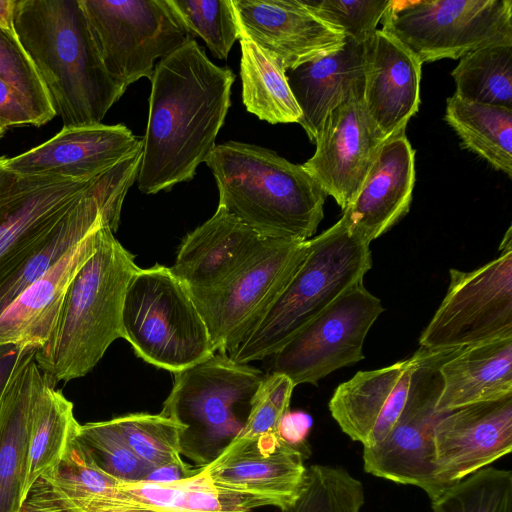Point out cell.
<instances>
[{"mask_svg": "<svg viewBox=\"0 0 512 512\" xmlns=\"http://www.w3.org/2000/svg\"><path fill=\"white\" fill-rule=\"evenodd\" d=\"M138 189L167 191L192 180L216 147L231 100L233 71L213 63L190 40L155 66Z\"/></svg>", "mask_w": 512, "mask_h": 512, "instance_id": "6da1fadb", "label": "cell"}, {"mask_svg": "<svg viewBox=\"0 0 512 512\" xmlns=\"http://www.w3.org/2000/svg\"><path fill=\"white\" fill-rule=\"evenodd\" d=\"M13 29L63 127L102 123L125 91L104 67L80 0H15Z\"/></svg>", "mask_w": 512, "mask_h": 512, "instance_id": "7a4b0ae2", "label": "cell"}, {"mask_svg": "<svg viewBox=\"0 0 512 512\" xmlns=\"http://www.w3.org/2000/svg\"><path fill=\"white\" fill-rule=\"evenodd\" d=\"M205 163L218 188L217 209L265 238L308 240L315 234L327 195L302 165L238 141L216 145Z\"/></svg>", "mask_w": 512, "mask_h": 512, "instance_id": "3957f363", "label": "cell"}, {"mask_svg": "<svg viewBox=\"0 0 512 512\" xmlns=\"http://www.w3.org/2000/svg\"><path fill=\"white\" fill-rule=\"evenodd\" d=\"M135 256L106 227L96 251L81 265L66 292L55 327L36 349L42 373L57 385L87 375L118 338L122 306Z\"/></svg>", "mask_w": 512, "mask_h": 512, "instance_id": "277c9868", "label": "cell"}, {"mask_svg": "<svg viewBox=\"0 0 512 512\" xmlns=\"http://www.w3.org/2000/svg\"><path fill=\"white\" fill-rule=\"evenodd\" d=\"M0 157V285L89 207L125 199L137 179L141 151L92 178L22 175Z\"/></svg>", "mask_w": 512, "mask_h": 512, "instance_id": "5b68a950", "label": "cell"}, {"mask_svg": "<svg viewBox=\"0 0 512 512\" xmlns=\"http://www.w3.org/2000/svg\"><path fill=\"white\" fill-rule=\"evenodd\" d=\"M372 267L370 244L341 217L309 239L307 254L277 300L227 354L238 363L273 356L295 334L323 313Z\"/></svg>", "mask_w": 512, "mask_h": 512, "instance_id": "8992f818", "label": "cell"}, {"mask_svg": "<svg viewBox=\"0 0 512 512\" xmlns=\"http://www.w3.org/2000/svg\"><path fill=\"white\" fill-rule=\"evenodd\" d=\"M173 375L160 414L180 427L181 455L206 467L244 428L265 375L219 352Z\"/></svg>", "mask_w": 512, "mask_h": 512, "instance_id": "52a82bcc", "label": "cell"}, {"mask_svg": "<svg viewBox=\"0 0 512 512\" xmlns=\"http://www.w3.org/2000/svg\"><path fill=\"white\" fill-rule=\"evenodd\" d=\"M122 329L139 358L171 373L216 353L188 289L164 265L138 268L129 280Z\"/></svg>", "mask_w": 512, "mask_h": 512, "instance_id": "ba28073f", "label": "cell"}, {"mask_svg": "<svg viewBox=\"0 0 512 512\" xmlns=\"http://www.w3.org/2000/svg\"><path fill=\"white\" fill-rule=\"evenodd\" d=\"M381 23L422 64L461 59L487 45L512 43V1L390 0Z\"/></svg>", "mask_w": 512, "mask_h": 512, "instance_id": "9c48e42d", "label": "cell"}, {"mask_svg": "<svg viewBox=\"0 0 512 512\" xmlns=\"http://www.w3.org/2000/svg\"><path fill=\"white\" fill-rule=\"evenodd\" d=\"M308 240L268 238L220 284L189 291L215 352L229 354L260 321L303 262Z\"/></svg>", "mask_w": 512, "mask_h": 512, "instance_id": "30bf717a", "label": "cell"}, {"mask_svg": "<svg viewBox=\"0 0 512 512\" xmlns=\"http://www.w3.org/2000/svg\"><path fill=\"white\" fill-rule=\"evenodd\" d=\"M100 58L124 91L193 35L168 0H80Z\"/></svg>", "mask_w": 512, "mask_h": 512, "instance_id": "8fae6325", "label": "cell"}, {"mask_svg": "<svg viewBox=\"0 0 512 512\" xmlns=\"http://www.w3.org/2000/svg\"><path fill=\"white\" fill-rule=\"evenodd\" d=\"M458 349L417 350L408 395L394 427L380 443L363 448L367 473L417 486L431 501L443 492L435 476L433 446L434 427L445 414L437 409L443 388L440 367Z\"/></svg>", "mask_w": 512, "mask_h": 512, "instance_id": "7c38bea8", "label": "cell"}, {"mask_svg": "<svg viewBox=\"0 0 512 512\" xmlns=\"http://www.w3.org/2000/svg\"><path fill=\"white\" fill-rule=\"evenodd\" d=\"M499 252L472 271L449 270L446 295L419 338L421 348H463L512 337L511 226Z\"/></svg>", "mask_w": 512, "mask_h": 512, "instance_id": "4fadbf2b", "label": "cell"}, {"mask_svg": "<svg viewBox=\"0 0 512 512\" xmlns=\"http://www.w3.org/2000/svg\"><path fill=\"white\" fill-rule=\"evenodd\" d=\"M384 311L363 282L342 294L323 313L273 355L272 373L286 375L295 386L316 385L322 378L364 358L365 338Z\"/></svg>", "mask_w": 512, "mask_h": 512, "instance_id": "5bb4252c", "label": "cell"}, {"mask_svg": "<svg viewBox=\"0 0 512 512\" xmlns=\"http://www.w3.org/2000/svg\"><path fill=\"white\" fill-rule=\"evenodd\" d=\"M309 454V449L286 443L278 432L240 437L202 471L216 489L254 509L273 506L286 512L305 487Z\"/></svg>", "mask_w": 512, "mask_h": 512, "instance_id": "9a60e30c", "label": "cell"}, {"mask_svg": "<svg viewBox=\"0 0 512 512\" xmlns=\"http://www.w3.org/2000/svg\"><path fill=\"white\" fill-rule=\"evenodd\" d=\"M384 141L365 110L363 96L351 98L325 117L314 142L316 150L302 167L343 211Z\"/></svg>", "mask_w": 512, "mask_h": 512, "instance_id": "2e32d148", "label": "cell"}, {"mask_svg": "<svg viewBox=\"0 0 512 512\" xmlns=\"http://www.w3.org/2000/svg\"><path fill=\"white\" fill-rule=\"evenodd\" d=\"M435 476L446 490L512 450V395L445 413L433 433Z\"/></svg>", "mask_w": 512, "mask_h": 512, "instance_id": "e0dca14e", "label": "cell"}, {"mask_svg": "<svg viewBox=\"0 0 512 512\" xmlns=\"http://www.w3.org/2000/svg\"><path fill=\"white\" fill-rule=\"evenodd\" d=\"M240 33L280 61L284 69L330 54L344 33L321 20L303 0H232Z\"/></svg>", "mask_w": 512, "mask_h": 512, "instance_id": "ac0fdd59", "label": "cell"}, {"mask_svg": "<svg viewBox=\"0 0 512 512\" xmlns=\"http://www.w3.org/2000/svg\"><path fill=\"white\" fill-rule=\"evenodd\" d=\"M123 124L63 127L46 142L12 158L6 166L22 175L92 178L142 149Z\"/></svg>", "mask_w": 512, "mask_h": 512, "instance_id": "d6986e66", "label": "cell"}, {"mask_svg": "<svg viewBox=\"0 0 512 512\" xmlns=\"http://www.w3.org/2000/svg\"><path fill=\"white\" fill-rule=\"evenodd\" d=\"M417 351L380 369L359 371L335 389L329 410L341 430L363 448H371L390 433L404 407Z\"/></svg>", "mask_w": 512, "mask_h": 512, "instance_id": "ffe728a7", "label": "cell"}, {"mask_svg": "<svg viewBox=\"0 0 512 512\" xmlns=\"http://www.w3.org/2000/svg\"><path fill=\"white\" fill-rule=\"evenodd\" d=\"M421 68L420 60L382 29L366 41L363 104L384 140L405 131L418 111Z\"/></svg>", "mask_w": 512, "mask_h": 512, "instance_id": "44dd1931", "label": "cell"}, {"mask_svg": "<svg viewBox=\"0 0 512 512\" xmlns=\"http://www.w3.org/2000/svg\"><path fill=\"white\" fill-rule=\"evenodd\" d=\"M415 178V151L403 131L383 142L342 218L370 244L409 211Z\"/></svg>", "mask_w": 512, "mask_h": 512, "instance_id": "7402d4cb", "label": "cell"}, {"mask_svg": "<svg viewBox=\"0 0 512 512\" xmlns=\"http://www.w3.org/2000/svg\"><path fill=\"white\" fill-rule=\"evenodd\" d=\"M106 227L103 223L91 231L5 309L0 315V345L39 349L46 344L70 282L96 251Z\"/></svg>", "mask_w": 512, "mask_h": 512, "instance_id": "603a6c76", "label": "cell"}, {"mask_svg": "<svg viewBox=\"0 0 512 512\" xmlns=\"http://www.w3.org/2000/svg\"><path fill=\"white\" fill-rule=\"evenodd\" d=\"M267 239L217 209L185 236L170 269L189 291L207 290L236 272Z\"/></svg>", "mask_w": 512, "mask_h": 512, "instance_id": "cb8c5ba5", "label": "cell"}, {"mask_svg": "<svg viewBox=\"0 0 512 512\" xmlns=\"http://www.w3.org/2000/svg\"><path fill=\"white\" fill-rule=\"evenodd\" d=\"M366 41L346 37L338 50L285 70L302 113L298 123L310 141L315 142L332 109L348 99L363 96Z\"/></svg>", "mask_w": 512, "mask_h": 512, "instance_id": "d4e9b609", "label": "cell"}, {"mask_svg": "<svg viewBox=\"0 0 512 512\" xmlns=\"http://www.w3.org/2000/svg\"><path fill=\"white\" fill-rule=\"evenodd\" d=\"M30 347L16 367L0 407V512H21L27 474L30 410L43 373Z\"/></svg>", "mask_w": 512, "mask_h": 512, "instance_id": "484cf974", "label": "cell"}, {"mask_svg": "<svg viewBox=\"0 0 512 512\" xmlns=\"http://www.w3.org/2000/svg\"><path fill=\"white\" fill-rule=\"evenodd\" d=\"M440 372V412L510 396L512 337L460 348L443 362Z\"/></svg>", "mask_w": 512, "mask_h": 512, "instance_id": "4316f807", "label": "cell"}, {"mask_svg": "<svg viewBox=\"0 0 512 512\" xmlns=\"http://www.w3.org/2000/svg\"><path fill=\"white\" fill-rule=\"evenodd\" d=\"M202 470L173 484L120 482L105 496L101 512H253L247 502L212 486Z\"/></svg>", "mask_w": 512, "mask_h": 512, "instance_id": "83f0119b", "label": "cell"}, {"mask_svg": "<svg viewBox=\"0 0 512 512\" xmlns=\"http://www.w3.org/2000/svg\"><path fill=\"white\" fill-rule=\"evenodd\" d=\"M79 427L73 403L43 374L30 410L24 497L35 480L62 459Z\"/></svg>", "mask_w": 512, "mask_h": 512, "instance_id": "f1b7e54d", "label": "cell"}, {"mask_svg": "<svg viewBox=\"0 0 512 512\" xmlns=\"http://www.w3.org/2000/svg\"><path fill=\"white\" fill-rule=\"evenodd\" d=\"M242 101L248 112L270 124L298 123L302 113L278 59L240 33Z\"/></svg>", "mask_w": 512, "mask_h": 512, "instance_id": "f546056e", "label": "cell"}, {"mask_svg": "<svg viewBox=\"0 0 512 512\" xmlns=\"http://www.w3.org/2000/svg\"><path fill=\"white\" fill-rule=\"evenodd\" d=\"M444 119L464 148L512 177V109L468 102L453 94L447 99Z\"/></svg>", "mask_w": 512, "mask_h": 512, "instance_id": "4dcf8cb0", "label": "cell"}, {"mask_svg": "<svg viewBox=\"0 0 512 512\" xmlns=\"http://www.w3.org/2000/svg\"><path fill=\"white\" fill-rule=\"evenodd\" d=\"M124 200L89 207L63 226L31 258L0 285V315L31 284L99 225L118 229Z\"/></svg>", "mask_w": 512, "mask_h": 512, "instance_id": "1f68e13d", "label": "cell"}, {"mask_svg": "<svg viewBox=\"0 0 512 512\" xmlns=\"http://www.w3.org/2000/svg\"><path fill=\"white\" fill-rule=\"evenodd\" d=\"M462 100L512 109V43L491 44L463 56L451 72Z\"/></svg>", "mask_w": 512, "mask_h": 512, "instance_id": "d6a6232c", "label": "cell"}, {"mask_svg": "<svg viewBox=\"0 0 512 512\" xmlns=\"http://www.w3.org/2000/svg\"><path fill=\"white\" fill-rule=\"evenodd\" d=\"M433 512H512V472L485 467L431 501Z\"/></svg>", "mask_w": 512, "mask_h": 512, "instance_id": "836d02e7", "label": "cell"}, {"mask_svg": "<svg viewBox=\"0 0 512 512\" xmlns=\"http://www.w3.org/2000/svg\"><path fill=\"white\" fill-rule=\"evenodd\" d=\"M0 79L19 95L34 126L40 127L56 116L37 69L13 27L1 25Z\"/></svg>", "mask_w": 512, "mask_h": 512, "instance_id": "e575fe53", "label": "cell"}, {"mask_svg": "<svg viewBox=\"0 0 512 512\" xmlns=\"http://www.w3.org/2000/svg\"><path fill=\"white\" fill-rule=\"evenodd\" d=\"M364 502L362 483L345 468L314 464L300 497L286 512H361Z\"/></svg>", "mask_w": 512, "mask_h": 512, "instance_id": "d590c367", "label": "cell"}, {"mask_svg": "<svg viewBox=\"0 0 512 512\" xmlns=\"http://www.w3.org/2000/svg\"><path fill=\"white\" fill-rule=\"evenodd\" d=\"M133 452L148 466L183 461L180 427L159 414L130 413L110 419Z\"/></svg>", "mask_w": 512, "mask_h": 512, "instance_id": "8d00e7d4", "label": "cell"}, {"mask_svg": "<svg viewBox=\"0 0 512 512\" xmlns=\"http://www.w3.org/2000/svg\"><path fill=\"white\" fill-rule=\"evenodd\" d=\"M186 29L201 37L213 56L226 59L236 40L239 27L232 0H168Z\"/></svg>", "mask_w": 512, "mask_h": 512, "instance_id": "74e56055", "label": "cell"}, {"mask_svg": "<svg viewBox=\"0 0 512 512\" xmlns=\"http://www.w3.org/2000/svg\"><path fill=\"white\" fill-rule=\"evenodd\" d=\"M77 439L102 471L121 482H140L151 468L133 452L111 420L80 424Z\"/></svg>", "mask_w": 512, "mask_h": 512, "instance_id": "f35d334b", "label": "cell"}, {"mask_svg": "<svg viewBox=\"0 0 512 512\" xmlns=\"http://www.w3.org/2000/svg\"><path fill=\"white\" fill-rule=\"evenodd\" d=\"M321 20L341 30L347 38L365 42L377 30L390 0H303Z\"/></svg>", "mask_w": 512, "mask_h": 512, "instance_id": "ab89813d", "label": "cell"}, {"mask_svg": "<svg viewBox=\"0 0 512 512\" xmlns=\"http://www.w3.org/2000/svg\"><path fill=\"white\" fill-rule=\"evenodd\" d=\"M295 387L286 375H265L253 397L246 424L236 438L277 432L281 417L289 411Z\"/></svg>", "mask_w": 512, "mask_h": 512, "instance_id": "60d3db41", "label": "cell"}, {"mask_svg": "<svg viewBox=\"0 0 512 512\" xmlns=\"http://www.w3.org/2000/svg\"><path fill=\"white\" fill-rule=\"evenodd\" d=\"M312 417L303 411H287L280 419L277 432L286 443L309 449L307 446V436L312 428Z\"/></svg>", "mask_w": 512, "mask_h": 512, "instance_id": "b9f144b4", "label": "cell"}, {"mask_svg": "<svg viewBox=\"0 0 512 512\" xmlns=\"http://www.w3.org/2000/svg\"><path fill=\"white\" fill-rule=\"evenodd\" d=\"M0 122L7 128L32 125L34 121L19 95L0 79Z\"/></svg>", "mask_w": 512, "mask_h": 512, "instance_id": "7bdbcfd3", "label": "cell"}, {"mask_svg": "<svg viewBox=\"0 0 512 512\" xmlns=\"http://www.w3.org/2000/svg\"><path fill=\"white\" fill-rule=\"evenodd\" d=\"M203 468L185 461L158 465L151 467L140 482L173 484L197 475Z\"/></svg>", "mask_w": 512, "mask_h": 512, "instance_id": "ee69618b", "label": "cell"}, {"mask_svg": "<svg viewBox=\"0 0 512 512\" xmlns=\"http://www.w3.org/2000/svg\"><path fill=\"white\" fill-rule=\"evenodd\" d=\"M30 347L32 346L0 345V407L13 373Z\"/></svg>", "mask_w": 512, "mask_h": 512, "instance_id": "f6af8a7d", "label": "cell"}, {"mask_svg": "<svg viewBox=\"0 0 512 512\" xmlns=\"http://www.w3.org/2000/svg\"><path fill=\"white\" fill-rule=\"evenodd\" d=\"M15 0H0V25L13 27V9Z\"/></svg>", "mask_w": 512, "mask_h": 512, "instance_id": "bcb514c9", "label": "cell"}, {"mask_svg": "<svg viewBox=\"0 0 512 512\" xmlns=\"http://www.w3.org/2000/svg\"><path fill=\"white\" fill-rule=\"evenodd\" d=\"M7 130L8 129L0 122V140L4 137Z\"/></svg>", "mask_w": 512, "mask_h": 512, "instance_id": "7dc6e473", "label": "cell"}]
</instances>
